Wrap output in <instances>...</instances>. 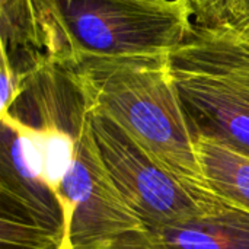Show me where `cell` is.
Segmentation results:
<instances>
[{
    "instance_id": "30bf717a",
    "label": "cell",
    "mask_w": 249,
    "mask_h": 249,
    "mask_svg": "<svg viewBox=\"0 0 249 249\" xmlns=\"http://www.w3.org/2000/svg\"><path fill=\"white\" fill-rule=\"evenodd\" d=\"M0 92H1V114L9 112V109L13 107L16 99L19 98L22 92V74L16 70L13 63L9 58V54L6 50L0 48Z\"/></svg>"
},
{
    "instance_id": "8992f818",
    "label": "cell",
    "mask_w": 249,
    "mask_h": 249,
    "mask_svg": "<svg viewBox=\"0 0 249 249\" xmlns=\"http://www.w3.org/2000/svg\"><path fill=\"white\" fill-rule=\"evenodd\" d=\"M107 249H249V212L231 204L212 214L127 236Z\"/></svg>"
},
{
    "instance_id": "7a4b0ae2",
    "label": "cell",
    "mask_w": 249,
    "mask_h": 249,
    "mask_svg": "<svg viewBox=\"0 0 249 249\" xmlns=\"http://www.w3.org/2000/svg\"><path fill=\"white\" fill-rule=\"evenodd\" d=\"M35 58L69 69L92 57L169 55L194 29L190 0H20Z\"/></svg>"
},
{
    "instance_id": "3957f363",
    "label": "cell",
    "mask_w": 249,
    "mask_h": 249,
    "mask_svg": "<svg viewBox=\"0 0 249 249\" xmlns=\"http://www.w3.org/2000/svg\"><path fill=\"white\" fill-rule=\"evenodd\" d=\"M89 112L102 162L125 203L147 229L212 214L231 206L210 187L165 171L115 125Z\"/></svg>"
},
{
    "instance_id": "6da1fadb",
    "label": "cell",
    "mask_w": 249,
    "mask_h": 249,
    "mask_svg": "<svg viewBox=\"0 0 249 249\" xmlns=\"http://www.w3.org/2000/svg\"><path fill=\"white\" fill-rule=\"evenodd\" d=\"M64 70L86 108L115 125L155 163L181 179L210 187L169 55L92 57Z\"/></svg>"
},
{
    "instance_id": "8fae6325",
    "label": "cell",
    "mask_w": 249,
    "mask_h": 249,
    "mask_svg": "<svg viewBox=\"0 0 249 249\" xmlns=\"http://www.w3.org/2000/svg\"><path fill=\"white\" fill-rule=\"evenodd\" d=\"M190 1H193V0H190Z\"/></svg>"
},
{
    "instance_id": "9c48e42d",
    "label": "cell",
    "mask_w": 249,
    "mask_h": 249,
    "mask_svg": "<svg viewBox=\"0 0 249 249\" xmlns=\"http://www.w3.org/2000/svg\"><path fill=\"white\" fill-rule=\"evenodd\" d=\"M194 23L231 32L249 42V0H193Z\"/></svg>"
},
{
    "instance_id": "5b68a950",
    "label": "cell",
    "mask_w": 249,
    "mask_h": 249,
    "mask_svg": "<svg viewBox=\"0 0 249 249\" xmlns=\"http://www.w3.org/2000/svg\"><path fill=\"white\" fill-rule=\"evenodd\" d=\"M169 63L194 130L213 134L249 155V99L182 48Z\"/></svg>"
},
{
    "instance_id": "ba28073f",
    "label": "cell",
    "mask_w": 249,
    "mask_h": 249,
    "mask_svg": "<svg viewBox=\"0 0 249 249\" xmlns=\"http://www.w3.org/2000/svg\"><path fill=\"white\" fill-rule=\"evenodd\" d=\"M217 73L249 99V42L236 35L194 25L190 38L179 47Z\"/></svg>"
},
{
    "instance_id": "52a82bcc",
    "label": "cell",
    "mask_w": 249,
    "mask_h": 249,
    "mask_svg": "<svg viewBox=\"0 0 249 249\" xmlns=\"http://www.w3.org/2000/svg\"><path fill=\"white\" fill-rule=\"evenodd\" d=\"M197 158L210 188L249 212V155L209 133L196 130Z\"/></svg>"
},
{
    "instance_id": "277c9868",
    "label": "cell",
    "mask_w": 249,
    "mask_h": 249,
    "mask_svg": "<svg viewBox=\"0 0 249 249\" xmlns=\"http://www.w3.org/2000/svg\"><path fill=\"white\" fill-rule=\"evenodd\" d=\"M85 102V101H83ZM76 156L63 184V228L70 249H107L147 228L112 182L83 105L74 125Z\"/></svg>"
}]
</instances>
